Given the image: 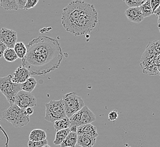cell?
Wrapping results in <instances>:
<instances>
[{
  "instance_id": "1",
  "label": "cell",
  "mask_w": 160,
  "mask_h": 147,
  "mask_svg": "<svg viewBox=\"0 0 160 147\" xmlns=\"http://www.w3.org/2000/svg\"><path fill=\"white\" fill-rule=\"evenodd\" d=\"M22 66L31 75H44L58 69L63 58L62 48L56 39L39 36L28 43Z\"/></svg>"
},
{
  "instance_id": "2",
  "label": "cell",
  "mask_w": 160,
  "mask_h": 147,
  "mask_svg": "<svg viewBox=\"0 0 160 147\" xmlns=\"http://www.w3.org/2000/svg\"><path fill=\"white\" fill-rule=\"evenodd\" d=\"M98 21V15L95 7L93 5L85 2L72 34L74 36H78L91 33Z\"/></svg>"
},
{
  "instance_id": "3",
  "label": "cell",
  "mask_w": 160,
  "mask_h": 147,
  "mask_svg": "<svg viewBox=\"0 0 160 147\" xmlns=\"http://www.w3.org/2000/svg\"><path fill=\"white\" fill-rule=\"evenodd\" d=\"M85 4V2L82 1H73L64 8L62 12V23L68 32L72 34Z\"/></svg>"
},
{
  "instance_id": "4",
  "label": "cell",
  "mask_w": 160,
  "mask_h": 147,
  "mask_svg": "<svg viewBox=\"0 0 160 147\" xmlns=\"http://www.w3.org/2000/svg\"><path fill=\"white\" fill-rule=\"evenodd\" d=\"M2 116L15 127H22L30 122V116L26 114L25 110L21 109L15 104L11 105L6 110H4Z\"/></svg>"
},
{
  "instance_id": "5",
  "label": "cell",
  "mask_w": 160,
  "mask_h": 147,
  "mask_svg": "<svg viewBox=\"0 0 160 147\" xmlns=\"http://www.w3.org/2000/svg\"><path fill=\"white\" fill-rule=\"evenodd\" d=\"M12 78V75L0 78V91L10 105L14 104L16 95L21 91V84L13 83Z\"/></svg>"
},
{
  "instance_id": "6",
  "label": "cell",
  "mask_w": 160,
  "mask_h": 147,
  "mask_svg": "<svg viewBox=\"0 0 160 147\" xmlns=\"http://www.w3.org/2000/svg\"><path fill=\"white\" fill-rule=\"evenodd\" d=\"M46 115L44 119L49 122L54 123L56 121L66 117L64 102L62 99L56 101L51 100L45 104Z\"/></svg>"
},
{
  "instance_id": "7",
  "label": "cell",
  "mask_w": 160,
  "mask_h": 147,
  "mask_svg": "<svg viewBox=\"0 0 160 147\" xmlns=\"http://www.w3.org/2000/svg\"><path fill=\"white\" fill-rule=\"evenodd\" d=\"M62 100L64 102L66 116L69 118L85 106L82 98L74 92L65 94L62 96Z\"/></svg>"
},
{
  "instance_id": "8",
  "label": "cell",
  "mask_w": 160,
  "mask_h": 147,
  "mask_svg": "<svg viewBox=\"0 0 160 147\" xmlns=\"http://www.w3.org/2000/svg\"><path fill=\"white\" fill-rule=\"evenodd\" d=\"M96 120L94 114L85 105L80 111L69 118L71 127L73 126L78 127L84 125L91 124V123L94 122Z\"/></svg>"
},
{
  "instance_id": "9",
  "label": "cell",
  "mask_w": 160,
  "mask_h": 147,
  "mask_svg": "<svg viewBox=\"0 0 160 147\" xmlns=\"http://www.w3.org/2000/svg\"><path fill=\"white\" fill-rule=\"evenodd\" d=\"M14 104L21 109H24L28 107H33L37 105V99L32 93L21 91L17 94Z\"/></svg>"
},
{
  "instance_id": "10",
  "label": "cell",
  "mask_w": 160,
  "mask_h": 147,
  "mask_svg": "<svg viewBox=\"0 0 160 147\" xmlns=\"http://www.w3.org/2000/svg\"><path fill=\"white\" fill-rule=\"evenodd\" d=\"M0 41L7 48L13 49L17 41V34L14 30L2 28L0 29Z\"/></svg>"
},
{
  "instance_id": "11",
  "label": "cell",
  "mask_w": 160,
  "mask_h": 147,
  "mask_svg": "<svg viewBox=\"0 0 160 147\" xmlns=\"http://www.w3.org/2000/svg\"><path fill=\"white\" fill-rule=\"evenodd\" d=\"M31 77L30 73L26 68L22 66H19L14 72L12 78V82L17 84H22Z\"/></svg>"
},
{
  "instance_id": "12",
  "label": "cell",
  "mask_w": 160,
  "mask_h": 147,
  "mask_svg": "<svg viewBox=\"0 0 160 147\" xmlns=\"http://www.w3.org/2000/svg\"><path fill=\"white\" fill-rule=\"evenodd\" d=\"M160 57V41H154L148 44L142 56V59Z\"/></svg>"
},
{
  "instance_id": "13",
  "label": "cell",
  "mask_w": 160,
  "mask_h": 147,
  "mask_svg": "<svg viewBox=\"0 0 160 147\" xmlns=\"http://www.w3.org/2000/svg\"><path fill=\"white\" fill-rule=\"evenodd\" d=\"M125 15L129 21L135 23H141L144 19L139 7H129L125 12Z\"/></svg>"
},
{
  "instance_id": "14",
  "label": "cell",
  "mask_w": 160,
  "mask_h": 147,
  "mask_svg": "<svg viewBox=\"0 0 160 147\" xmlns=\"http://www.w3.org/2000/svg\"><path fill=\"white\" fill-rule=\"evenodd\" d=\"M77 135H85L91 138H97L98 134L96 127L92 124H87L77 127Z\"/></svg>"
},
{
  "instance_id": "15",
  "label": "cell",
  "mask_w": 160,
  "mask_h": 147,
  "mask_svg": "<svg viewBox=\"0 0 160 147\" xmlns=\"http://www.w3.org/2000/svg\"><path fill=\"white\" fill-rule=\"evenodd\" d=\"M96 143V138L85 135H78L77 144L81 147H92Z\"/></svg>"
},
{
  "instance_id": "16",
  "label": "cell",
  "mask_w": 160,
  "mask_h": 147,
  "mask_svg": "<svg viewBox=\"0 0 160 147\" xmlns=\"http://www.w3.org/2000/svg\"><path fill=\"white\" fill-rule=\"evenodd\" d=\"M77 133L71 132L60 144L61 147H75L77 142Z\"/></svg>"
},
{
  "instance_id": "17",
  "label": "cell",
  "mask_w": 160,
  "mask_h": 147,
  "mask_svg": "<svg viewBox=\"0 0 160 147\" xmlns=\"http://www.w3.org/2000/svg\"><path fill=\"white\" fill-rule=\"evenodd\" d=\"M46 132L41 129H34L29 135V140L32 141H42L47 139Z\"/></svg>"
},
{
  "instance_id": "18",
  "label": "cell",
  "mask_w": 160,
  "mask_h": 147,
  "mask_svg": "<svg viewBox=\"0 0 160 147\" xmlns=\"http://www.w3.org/2000/svg\"><path fill=\"white\" fill-rule=\"evenodd\" d=\"M37 84V82L34 77H30L25 82L21 84V91L31 93Z\"/></svg>"
},
{
  "instance_id": "19",
  "label": "cell",
  "mask_w": 160,
  "mask_h": 147,
  "mask_svg": "<svg viewBox=\"0 0 160 147\" xmlns=\"http://www.w3.org/2000/svg\"><path fill=\"white\" fill-rule=\"evenodd\" d=\"M53 127H54V129H55L56 132L70 128L71 122L69 121V118L67 116H66L63 119L56 121L54 122Z\"/></svg>"
},
{
  "instance_id": "20",
  "label": "cell",
  "mask_w": 160,
  "mask_h": 147,
  "mask_svg": "<svg viewBox=\"0 0 160 147\" xmlns=\"http://www.w3.org/2000/svg\"><path fill=\"white\" fill-rule=\"evenodd\" d=\"M13 49L16 52L18 58L22 59L25 57L27 52V48L24 43L22 42H17Z\"/></svg>"
},
{
  "instance_id": "21",
  "label": "cell",
  "mask_w": 160,
  "mask_h": 147,
  "mask_svg": "<svg viewBox=\"0 0 160 147\" xmlns=\"http://www.w3.org/2000/svg\"><path fill=\"white\" fill-rule=\"evenodd\" d=\"M70 132V129L62 130L56 132L55 138L53 141V144L55 145H59L62 144V142L65 139L67 136L68 134Z\"/></svg>"
},
{
  "instance_id": "22",
  "label": "cell",
  "mask_w": 160,
  "mask_h": 147,
  "mask_svg": "<svg viewBox=\"0 0 160 147\" xmlns=\"http://www.w3.org/2000/svg\"><path fill=\"white\" fill-rule=\"evenodd\" d=\"M0 5L5 10H18L16 0H1Z\"/></svg>"
},
{
  "instance_id": "23",
  "label": "cell",
  "mask_w": 160,
  "mask_h": 147,
  "mask_svg": "<svg viewBox=\"0 0 160 147\" xmlns=\"http://www.w3.org/2000/svg\"><path fill=\"white\" fill-rule=\"evenodd\" d=\"M3 57L6 61L13 62L18 59V57L14 52V49L7 48L3 53Z\"/></svg>"
},
{
  "instance_id": "24",
  "label": "cell",
  "mask_w": 160,
  "mask_h": 147,
  "mask_svg": "<svg viewBox=\"0 0 160 147\" xmlns=\"http://www.w3.org/2000/svg\"><path fill=\"white\" fill-rule=\"evenodd\" d=\"M140 8L142 14L144 16V18L153 14L152 10L151 9V3H150L149 0L145 1L144 3H143L142 6L140 7Z\"/></svg>"
},
{
  "instance_id": "25",
  "label": "cell",
  "mask_w": 160,
  "mask_h": 147,
  "mask_svg": "<svg viewBox=\"0 0 160 147\" xmlns=\"http://www.w3.org/2000/svg\"><path fill=\"white\" fill-rule=\"evenodd\" d=\"M145 2V0H131L124 1V2L129 7H139Z\"/></svg>"
},
{
  "instance_id": "26",
  "label": "cell",
  "mask_w": 160,
  "mask_h": 147,
  "mask_svg": "<svg viewBox=\"0 0 160 147\" xmlns=\"http://www.w3.org/2000/svg\"><path fill=\"white\" fill-rule=\"evenodd\" d=\"M46 145H48V140L46 139L42 141H28V147H43Z\"/></svg>"
},
{
  "instance_id": "27",
  "label": "cell",
  "mask_w": 160,
  "mask_h": 147,
  "mask_svg": "<svg viewBox=\"0 0 160 147\" xmlns=\"http://www.w3.org/2000/svg\"><path fill=\"white\" fill-rule=\"evenodd\" d=\"M38 0H27V2L26 3L24 10H29L33 8L34 7L36 6L38 3Z\"/></svg>"
},
{
  "instance_id": "28",
  "label": "cell",
  "mask_w": 160,
  "mask_h": 147,
  "mask_svg": "<svg viewBox=\"0 0 160 147\" xmlns=\"http://www.w3.org/2000/svg\"><path fill=\"white\" fill-rule=\"evenodd\" d=\"M118 117V113L117 110H112L108 115V120L111 121H115Z\"/></svg>"
},
{
  "instance_id": "29",
  "label": "cell",
  "mask_w": 160,
  "mask_h": 147,
  "mask_svg": "<svg viewBox=\"0 0 160 147\" xmlns=\"http://www.w3.org/2000/svg\"><path fill=\"white\" fill-rule=\"evenodd\" d=\"M150 3L152 12H154L155 10L160 7V1L159 0H152L150 1Z\"/></svg>"
},
{
  "instance_id": "30",
  "label": "cell",
  "mask_w": 160,
  "mask_h": 147,
  "mask_svg": "<svg viewBox=\"0 0 160 147\" xmlns=\"http://www.w3.org/2000/svg\"><path fill=\"white\" fill-rule=\"evenodd\" d=\"M17 5L18 9H24L26 3L27 2V0H16Z\"/></svg>"
},
{
  "instance_id": "31",
  "label": "cell",
  "mask_w": 160,
  "mask_h": 147,
  "mask_svg": "<svg viewBox=\"0 0 160 147\" xmlns=\"http://www.w3.org/2000/svg\"><path fill=\"white\" fill-rule=\"evenodd\" d=\"M6 49V45L0 41V59L3 57V53Z\"/></svg>"
},
{
  "instance_id": "32",
  "label": "cell",
  "mask_w": 160,
  "mask_h": 147,
  "mask_svg": "<svg viewBox=\"0 0 160 147\" xmlns=\"http://www.w3.org/2000/svg\"><path fill=\"white\" fill-rule=\"evenodd\" d=\"M25 111L26 114L29 116H30L32 114L34 113V109H33L32 107H28V108L25 109Z\"/></svg>"
},
{
  "instance_id": "33",
  "label": "cell",
  "mask_w": 160,
  "mask_h": 147,
  "mask_svg": "<svg viewBox=\"0 0 160 147\" xmlns=\"http://www.w3.org/2000/svg\"><path fill=\"white\" fill-rule=\"evenodd\" d=\"M70 129V131L73 132H77V127L76 126H71V127L69 128Z\"/></svg>"
},
{
  "instance_id": "34",
  "label": "cell",
  "mask_w": 160,
  "mask_h": 147,
  "mask_svg": "<svg viewBox=\"0 0 160 147\" xmlns=\"http://www.w3.org/2000/svg\"><path fill=\"white\" fill-rule=\"evenodd\" d=\"M153 14H155V15H156V16H157L158 17H160V7H158L156 10H155L154 12H153Z\"/></svg>"
},
{
  "instance_id": "35",
  "label": "cell",
  "mask_w": 160,
  "mask_h": 147,
  "mask_svg": "<svg viewBox=\"0 0 160 147\" xmlns=\"http://www.w3.org/2000/svg\"><path fill=\"white\" fill-rule=\"evenodd\" d=\"M43 147H51L50 146H49L48 145H45V146H44Z\"/></svg>"
}]
</instances>
